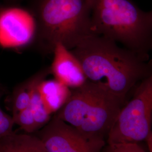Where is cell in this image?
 I'll use <instances>...</instances> for the list:
<instances>
[{
	"label": "cell",
	"mask_w": 152,
	"mask_h": 152,
	"mask_svg": "<svg viewBox=\"0 0 152 152\" xmlns=\"http://www.w3.org/2000/svg\"><path fill=\"white\" fill-rule=\"evenodd\" d=\"M22 0H3L5 5H18Z\"/></svg>",
	"instance_id": "cell-16"
},
{
	"label": "cell",
	"mask_w": 152,
	"mask_h": 152,
	"mask_svg": "<svg viewBox=\"0 0 152 152\" xmlns=\"http://www.w3.org/2000/svg\"><path fill=\"white\" fill-rule=\"evenodd\" d=\"M3 91L0 89V139L13 133V127L15 125L12 116L7 114L1 105V100Z\"/></svg>",
	"instance_id": "cell-13"
},
{
	"label": "cell",
	"mask_w": 152,
	"mask_h": 152,
	"mask_svg": "<svg viewBox=\"0 0 152 152\" xmlns=\"http://www.w3.org/2000/svg\"><path fill=\"white\" fill-rule=\"evenodd\" d=\"M94 3V0H32L28 10L34 22L32 44L36 50L43 55L53 54L60 43L70 50L93 34Z\"/></svg>",
	"instance_id": "cell-2"
},
{
	"label": "cell",
	"mask_w": 152,
	"mask_h": 152,
	"mask_svg": "<svg viewBox=\"0 0 152 152\" xmlns=\"http://www.w3.org/2000/svg\"><path fill=\"white\" fill-rule=\"evenodd\" d=\"M51 74L50 66L44 68L19 85L14 89L11 96L12 115L27 108L29 105L33 95L41 82Z\"/></svg>",
	"instance_id": "cell-10"
},
{
	"label": "cell",
	"mask_w": 152,
	"mask_h": 152,
	"mask_svg": "<svg viewBox=\"0 0 152 152\" xmlns=\"http://www.w3.org/2000/svg\"><path fill=\"white\" fill-rule=\"evenodd\" d=\"M29 107L32 112L38 130L48 123L51 114L45 108L37 91V87L33 95Z\"/></svg>",
	"instance_id": "cell-12"
},
{
	"label": "cell",
	"mask_w": 152,
	"mask_h": 152,
	"mask_svg": "<svg viewBox=\"0 0 152 152\" xmlns=\"http://www.w3.org/2000/svg\"><path fill=\"white\" fill-rule=\"evenodd\" d=\"M37 91L49 113L57 112L67 102L71 94V89L56 79L41 82Z\"/></svg>",
	"instance_id": "cell-9"
},
{
	"label": "cell",
	"mask_w": 152,
	"mask_h": 152,
	"mask_svg": "<svg viewBox=\"0 0 152 152\" xmlns=\"http://www.w3.org/2000/svg\"><path fill=\"white\" fill-rule=\"evenodd\" d=\"M145 140L147 143V146L149 152H152V131L147 135Z\"/></svg>",
	"instance_id": "cell-15"
},
{
	"label": "cell",
	"mask_w": 152,
	"mask_h": 152,
	"mask_svg": "<svg viewBox=\"0 0 152 152\" xmlns=\"http://www.w3.org/2000/svg\"><path fill=\"white\" fill-rule=\"evenodd\" d=\"M70 51L87 81L105 88L124 103L138 82L152 75L151 60L101 36L87 35Z\"/></svg>",
	"instance_id": "cell-1"
},
{
	"label": "cell",
	"mask_w": 152,
	"mask_h": 152,
	"mask_svg": "<svg viewBox=\"0 0 152 152\" xmlns=\"http://www.w3.org/2000/svg\"><path fill=\"white\" fill-rule=\"evenodd\" d=\"M93 34L122 44L149 60L152 48V12L143 11L131 0H94Z\"/></svg>",
	"instance_id": "cell-3"
},
{
	"label": "cell",
	"mask_w": 152,
	"mask_h": 152,
	"mask_svg": "<svg viewBox=\"0 0 152 152\" xmlns=\"http://www.w3.org/2000/svg\"><path fill=\"white\" fill-rule=\"evenodd\" d=\"M0 152H49L37 136L12 133L0 139Z\"/></svg>",
	"instance_id": "cell-11"
},
{
	"label": "cell",
	"mask_w": 152,
	"mask_h": 152,
	"mask_svg": "<svg viewBox=\"0 0 152 152\" xmlns=\"http://www.w3.org/2000/svg\"><path fill=\"white\" fill-rule=\"evenodd\" d=\"M34 22L29 11L18 5H0V45L20 48L32 43Z\"/></svg>",
	"instance_id": "cell-7"
},
{
	"label": "cell",
	"mask_w": 152,
	"mask_h": 152,
	"mask_svg": "<svg viewBox=\"0 0 152 152\" xmlns=\"http://www.w3.org/2000/svg\"><path fill=\"white\" fill-rule=\"evenodd\" d=\"M123 104L105 88L87 80L71 90L70 97L55 116L85 136L104 140Z\"/></svg>",
	"instance_id": "cell-4"
},
{
	"label": "cell",
	"mask_w": 152,
	"mask_h": 152,
	"mask_svg": "<svg viewBox=\"0 0 152 152\" xmlns=\"http://www.w3.org/2000/svg\"><path fill=\"white\" fill-rule=\"evenodd\" d=\"M152 75L141 81L130 100L122 107L107 135L109 145L138 143L152 131Z\"/></svg>",
	"instance_id": "cell-5"
},
{
	"label": "cell",
	"mask_w": 152,
	"mask_h": 152,
	"mask_svg": "<svg viewBox=\"0 0 152 152\" xmlns=\"http://www.w3.org/2000/svg\"><path fill=\"white\" fill-rule=\"evenodd\" d=\"M53 54L50 68L55 79L71 89L81 86L87 81L80 62L63 45L56 44Z\"/></svg>",
	"instance_id": "cell-8"
},
{
	"label": "cell",
	"mask_w": 152,
	"mask_h": 152,
	"mask_svg": "<svg viewBox=\"0 0 152 152\" xmlns=\"http://www.w3.org/2000/svg\"><path fill=\"white\" fill-rule=\"evenodd\" d=\"M108 152H145L138 143H121L109 145Z\"/></svg>",
	"instance_id": "cell-14"
},
{
	"label": "cell",
	"mask_w": 152,
	"mask_h": 152,
	"mask_svg": "<svg viewBox=\"0 0 152 152\" xmlns=\"http://www.w3.org/2000/svg\"><path fill=\"white\" fill-rule=\"evenodd\" d=\"M0 5H1V4H0Z\"/></svg>",
	"instance_id": "cell-17"
},
{
	"label": "cell",
	"mask_w": 152,
	"mask_h": 152,
	"mask_svg": "<svg viewBox=\"0 0 152 152\" xmlns=\"http://www.w3.org/2000/svg\"><path fill=\"white\" fill-rule=\"evenodd\" d=\"M49 152H101L103 139L90 138L55 116L38 136Z\"/></svg>",
	"instance_id": "cell-6"
}]
</instances>
